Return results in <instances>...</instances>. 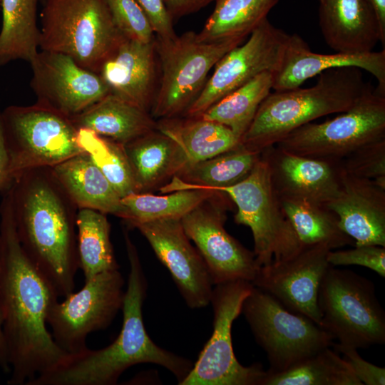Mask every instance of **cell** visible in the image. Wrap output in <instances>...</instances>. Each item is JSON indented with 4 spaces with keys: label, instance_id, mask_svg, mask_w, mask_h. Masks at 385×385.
Listing matches in <instances>:
<instances>
[{
    "label": "cell",
    "instance_id": "cell-36",
    "mask_svg": "<svg viewBox=\"0 0 385 385\" xmlns=\"http://www.w3.org/2000/svg\"><path fill=\"white\" fill-rule=\"evenodd\" d=\"M77 129L79 146L89 155L120 197L135 192L123 145L103 138L89 129Z\"/></svg>",
    "mask_w": 385,
    "mask_h": 385
},
{
    "label": "cell",
    "instance_id": "cell-12",
    "mask_svg": "<svg viewBox=\"0 0 385 385\" xmlns=\"http://www.w3.org/2000/svg\"><path fill=\"white\" fill-rule=\"evenodd\" d=\"M384 138L385 95L372 88L347 111L323 123H308L275 145L299 155L342 160L359 148Z\"/></svg>",
    "mask_w": 385,
    "mask_h": 385
},
{
    "label": "cell",
    "instance_id": "cell-22",
    "mask_svg": "<svg viewBox=\"0 0 385 385\" xmlns=\"http://www.w3.org/2000/svg\"><path fill=\"white\" fill-rule=\"evenodd\" d=\"M326 206L355 245L385 247V189L348 174L342 166L339 192Z\"/></svg>",
    "mask_w": 385,
    "mask_h": 385
},
{
    "label": "cell",
    "instance_id": "cell-31",
    "mask_svg": "<svg viewBox=\"0 0 385 385\" xmlns=\"http://www.w3.org/2000/svg\"><path fill=\"white\" fill-rule=\"evenodd\" d=\"M76 232L79 269L85 280L104 272L119 270L106 214L93 209H78Z\"/></svg>",
    "mask_w": 385,
    "mask_h": 385
},
{
    "label": "cell",
    "instance_id": "cell-29",
    "mask_svg": "<svg viewBox=\"0 0 385 385\" xmlns=\"http://www.w3.org/2000/svg\"><path fill=\"white\" fill-rule=\"evenodd\" d=\"M0 67L16 60L30 63L38 52L37 0H1Z\"/></svg>",
    "mask_w": 385,
    "mask_h": 385
},
{
    "label": "cell",
    "instance_id": "cell-45",
    "mask_svg": "<svg viewBox=\"0 0 385 385\" xmlns=\"http://www.w3.org/2000/svg\"><path fill=\"white\" fill-rule=\"evenodd\" d=\"M0 369L5 373L10 372L8 354L5 339L2 330L1 318L0 315Z\"/></svg>",
    "mask_w": 385,
    "mask_h": 385
},
{
    "label": "cell",
    "instance_id": "cell-9",
    "mask_svg": "<svg viewBox=\"0 0 385 385\" xmlns=\"http://www.w3.org/2000/svg\"><path fill=\"white\" fill-rule=\"evenodd\" d=\"M236 205L235 222L249 227L254 254L260 267L287 259L302 246L273 186L269 163L262 154L250 173L239 183L221 188Z\"/></svg>",
    "mask_w": 385,
    "mask_h": 385
},
{
    "label": "cell",
    "instance_id": "cell-25",
    "mask_svg": "<svg viewBox=\"0 0 385 385\" xmlns=\"http://www.w3.org/2000/svg\"><path fill=\"white\" fill-rule=\"evenodd\" d=\"M51 168L78 209H93L125 220L126 209L122 198L87 153L72 156Z\"/></svg>",
    "mask_w": 385,
    "mask_h": 385
},
{
    "label": "cell",
    "instance_id": "cell-8",
    "mask_svg": "<svg viewBox=\"0 0 385 385\" xmlns=\"http://www.w3.org/2000/svg\"><path fill=\"white\" fill-rule=\"evenodd\" d=\"M1 120L13 180L25 170L53 168L84 152L71 118L42 104L8 106Z\"/></svg>",
    "mask_w": 385,
    "mask_h": 385
},
{
    "label": "cell",
    "instance_id": "cell-23",
    "mask_svg": "<svg viewBox=\"0 0 385 385\" xmlns=\"http://www.w3.org/2000/svg\"><path fill=\"white\" fill-rule=\"evenodd\" d=\"M319 23L326 43L335 52L373 51L382 38L367 0H319Z\"/></svg>",
    "mask_w": 385,
    "mask_h": 385
},
{
    "label": "cell",
    "instance_id": "cell-27",
    "mask_svg": "<svg viewBox=\"0 0 385 385\" xmlns=\"http://www.w3.org/2000/svg\"><path fill=\"white\" fill-rule=\"evenodd\" d=\"M260 155L261 153L240 143L233 149L188 165L159 190L162 193L195 188L218 191L245 178Z\"/></svg>",
    "mask_w": 385,
    "mask_h": 385
},
{
    "label": "cell",
    "instance_id": "cell-5",
    "mask_svg": "<svg viewBox=\"0 0 385 385\" xmlns=\"http://www.w3.org/2000/svg\"><path fill=\"white\" fill-rule=\"evenodd\" d=\"M39 48L63 53L98 73L125 38L114 25L106 0H45Z\"/></svg>",
    "mask_w": 385,
    "mask_h": 385
},
{
    "label": "cell",
    "instance_id": "cell-38",
    "mask_svg": "<svg viewBox=\"0 0 385 385\" xmlns=\"http://www.w3.org/2000/svg\"><path fill=\"white\" fill-rule=\"evenodd\" d=\"M106 1L114 25L124 38L142 43L155 40L150 23L135 0Z\"/></svg>",
    "mask_w": 385,
    "mask_h": 385
},
{
    "label": "cell",
    "instance_id": "cell-41",
    "mask_svg": "<svg viewBox=\"0 0 385 385\" xmlns=\"http://www.w3.org/2000/svg\"><path fill=\"white\" fill-rule=\"evenodd\" d=\"M135 1L147 16L157 38L170 39L177 36L165 0Z\"/></svg>",
    "mask_w": 385,
    "mask_h": 385
},
{
    "label": "cell",
    "instance_id": "cell-33",
    "mask_svg": "<svg viewBox=\"0 0 385 385\" xmlns=\"http://www.w3.org/2000/svg\"><path fill=\"white\" fill-rule=\"evenodd\" d=\"M273 73L263 72L207 108L200 117L222 124L238 138L247 131L272 89Z\"/></svg>",
    "mask_w": 385,
    "mask_h": 385
},
{
    "label": "cell",
    "instance_id": "cell-1",
    "mask_svg": "<svg viewBox=\"0 0 385 385\" xmlns=\"http://www.w3.org/2000/svg\"><path fill=\"white\" fill-rule=\"evenodd\" d=\"M0 204V315L10 366L9 385H26L67 354L47 328L59 297L29 258L16 233L10 189Z\"/></svg>",
    "mask_w": 385,
    "mask_h": 385
},
{
    "label": "cell",
    "instance_id": "cell-26",
    "mask_svg": "<svg viewBox=\"0 0 385 385\" xmlns=\"http://www.w3.org/2000/svg\"><path fill=\"white\" fill-rule=\"evenodd\" d=\"M71 118L77 128L89 129L121 145L157 129L149 111L111 93Z\"/></svg>",
    "mask_w": 385,
    "mask_h": 385
},
{
    "label": "cell",
    "instance_id": "cell-21",
    "mask_svg": "<svg viewBox=\"0 0 385 385\" xmlns=\"http://www.w3.org/2000/svg\"><path fill=\"white\" fill-rule=\"evenodd\" d=\"M356 67L374 76L378 93L385 95V49L364 53L312 52L297 34H289L278 68L273 73L272 89L282 91L300 87L307 80L327 70Z\"/></svg>",
    "mask_w": 385,
    "mask_h": 385
},
{
    "label": "cell",
    "instance_id": "cell-43",
    "mask_svg": "<svg viewBox=\"0 0 385 385\" xmlns=\"http://www.w3.org/2000/svg\"><path fill=\"white\" fill-rule=\"evenodd\" d=\"M13 179L9 173V161L6 152L0 112V192L7 191L12 185Z\"/></svg>",
    "mask_w": 385,
    "mask_h": 385
},
{
    "label": "cell",
    "instance_id": "cell-11",
    "mask_svg": "<svg viewBox=\"0 0 385 385\" xmlns=\"http://www.w3.org/2000/svg\"><path fill=\"white\" fill-rule=\"evenodd\" d=\"M214 286L212 335L180 385H262L267 371L260 363L242 365L235 356L231 335L232 323L253 284L239 279Z\"/></svg>",
    "mask_w": 385,
    "mask_h": 385
},
{
    "label": "cell",
    "instance_id": "cell-10",
    "mask_svg": "<svg viewBox=\"0 0 385 385\" xmlns=\"http://www.w3.org/2000/svg\"><path fill=\"white\" fill-rule=\"evenodd\" d=\"M241 314L266 353L268 373L284 371L333 344L332 337L313 320L287 309L255 286Z\"/></svg>",
    "mask_w": 385,
    "mask_h": 385
},
{
    "label": "cell",
    "instance_id": "cell-32",
    "mask_svg": "<svg viewBox=\"0 0 385 385\" xmlns=\"http://www.w3.org/2000/svg\"><path fill=\"white\" fill-rule=\"evenodd\" d=\"M222 192L205 188L180 190L164 195L150 192H132L122 197L126 209L123 221L128 227L159 219H181L202 202Z\"/></svg>",
    "mask_w": 385,
    "mask_h": 385
},
{
    "label": "cell",
    "instance_id": "cell-2",
    "mask_svg": "<svg viewBox=\"0 0 385 385\" xmlns=\"http://www.w3.org/2000/svg\"><path fill=\"white\" fill-rule=\"evenodd\" d=\"M10 192L23 250L58 296L66 297L74 291L79 270L78 207L49 167L21 173Z\"/></svg>",
    "mask_w": 385,
    "mask_h": 385
},
{
    "label": "cell",
    "instance_id": "cell-44",
    "mask_svg": "<svg viewBox=\"0 0 385 385\" xmlns=\"http://www.w3.org/2000/svg\"><path fill=\"white\" fill-rule=\"evenodd\" d=\"M372 7L380 27L382 45H385V0H367Z\"/></svg>",
    "mask_w": 385,
    "mask_h": 385
},
{
    "label": "cell",
    "instance_id": "cell-28",
    "mask_svg": "<svg viewBox=\"0 0 385 385\" xmlns=\"http://www.w3.org/2000/svg\"><path fill=\"white\" fill-rule=\"evenodd\" d=\"M182 117L159 119L157 129L182 147L187 166L233 149L240 143V139L222 124L200 116Z\"/></svg>",
    "mask_w": 385,
    "mask_h": 385
},
{
    "label": "cell",
    "instance_id": "cell-14",
    "mask_svg": "<svg viewBox=\"0 0 385 385\" xmlns=\"http://www.w3.org/2000/svg\"><path fill=\"white\" fill-rule=\"evenodd\" d=\"M288 37L268 19L264 20L244 43L231 49L216 63L202 91L183 116H199L257 75L274 73L279 66Z\"/></svg>",
    "mask_w": 385,
    "mask_h": 385
},
{
    "label": "cell",
    "instance_id": "cell-13",
    "mask_svg": "<svg viewBox=\"0 0 385 385\" xmlns=\"http://www.w3.org/2000/svg\"><path fill=\"white\" fill-rule=\"evenodd\" d=\"M124 284L119 270L104 272L85 280L80 290L63 301H56L46 319L56 344L68 354L88 347V336L106 329L122 309Z\"/></svg>",
    "mask_w": 385,
    "mask_h": 385
},
{
    "label": "cell",
    "instance_id": "cell-6",
    "mask_svg": "<svg viewBox=\"0 0 385 385\" xmlns=\"http://www.w3.org/2000/svg\"><path fill=\"white\" fill-rule=\"evenodd\" d=\"M245 39L203 41L193 31L170 39L155 36L160 77L152 116L155 119L183 116L202 91L210 70Z\"/></svg>",
    "mask_w": 385,
    "mask_h": 385
},
{
    "label": "cell",
    "instance_id": "cell-47",
    "mask_svg": "<svg viewBox=\"0 0 385 385\" xmlns=\"http://www.w3.org/2000/svg\"><path fill=\"white\" fill-rule=\"evenodd\" d=\"M1 0H0V6H1Z\"/></svg>",
    "mask_w": 385,
    "mask_h": 385
},
{
    "label": "cell",
    "instance_id": "cell-20",
    "mask_svg": "<svg viewBox=\"0 0 385 385\" xmlns=\"http://www.w3.org/2000/svg\"><path fill=\"white\" fill-rule=\"evenodd\" d=\"M98 74L111 93L150 113L160 77L155 38L149 43L123 38Z\"/></svg>",
    "mask_w": 385,
    "mask_h": 385
},
{
    "label": "cell",
    "instance_id": "cell-7",
    "mask_svg": "<svg viewBox=\"0 0 385 385\" xmlns=\"http://www.w3.org/2000/svg\"><path fill=\"white\" fill-rule=\"evenodd\" d=\"M319 326L338 343L358 349L385 343V312L372 281L329 265L318 291Z\"/></svg>",
    "mask_w": 385,
    "mask_h": 385
},
{
    "label": "cell",
    "instance_id": "cell-30",
    "mask_svg": "<svg viewBox=\"0 0 385 385\" xmlns=\"http://www.w3.org/2000/svg\"><path fill=\"white\" fill-rule=\"evenodd\" d=\"M283 210L302 247L325 245L331 250L355 245L340 227L337 216L325 205L280 199Z\"/></svg>",
    "mask_w": 385,
    "mask_h": 385
},
{
    "label": "cell",
    "instance_id": "cell-35",
    "mask_svg": "<svg viewBox=\"0 0 385 385\" xmlns=\"http://www.w3.org/2000/svg\"><path fill=\"white\" fill-rule=\"evenodd\" d=\"M262 385H363L347 362L331 346L292 367L268 373Z\"/></svg>",
    "mask_w": 385,
    "mask_h": 385
},
{
    "label": "cell",
    "instance_id": "cell-17",
    "mask_svg": "<svg viewBox=\"0 0 385 385\" xmlns=\"http://www.w3.org/2000/svg\"><path fill=\"white\" fill-rule=\"evenodd\" d=\"M329 250L322 245L302 247L287 259L260 267L252 284L287 309L319 325L317 295L322 279L330 265L327 261Z\"/></svg>",
    "mask_w": 385,
    "mask_h": 385
},
{
    "label": "cell",
    "instance_id": "cell-46",
    "mask_svg": "<svg viewBox=\"0 0 385 385\" xmlns=\"http://www.w3.org/2000/svg\"><path fill=\"white\" fill-rule=\"evenodd\" d=\"M41 1H42L43 3L45 1V0H41Z\"/></svg>",
    "mask_w": 385,
    "mask_h": 385
},
{
    "label": "cell",
    "instance_id": "cell-16",
    "mask_svg": "<svg viewBox=\"0 0 385 385\" xmlns=\"http://www.w3.org/2000/svg\"><path fill=\"white\" fill-rule=\"evenodd\" d=\"M29 63L36 103L70 118L110 93L98 73L81 67L68 55L41 50Z\"/></svg>",
    "mask_w": 385,
    "mask_h": 385
},
{
    "label": "cell",
    "instance_id": "cell-40",
    "mask_svg": "<svg viewBox=\"0 0 385 385\" xmlns=\"http://www.w3.org/2000/svg\"><path fill=\"white\" fill-rule=\"evenodd\" d=\"M332 346L336 351L343 354V359L363 384H385L384 367H380L368 362L359 354L355 348L344 346L339 343H333Z\"/></svg>",
    "mask_w": 385,
    "mask_h": 385
},
{
    "label": "cell",
    "instance_id": "cell-19",
    "mask_svg": "<svg viewBox=\"0 0 385 385\" xmlns=\"http://www.w3.org/2000/svg\"><path fill=\"white\" fill-rule=\"evenodd\" d=\"M280 199L327 205L341 187L342 160L319 159L293 154L276 145L262 152Z\"/></svg>",
    "mask_w": 385,
    "mask_h": 385
},
{
    "label": "cell",
    "instance_id": "cell-3",
    "mask_svg": "<svg viewBox=\"0 0 385 385\" xmlns=\"http://www.w3.org/2000/svg\"><path fill=\"white\" fill-rule=\"evenodd\" d=\"M123 235L130 271L118 336L104 348L86 347L67 353L55 366L26 385H114L126 369L143 363L165 368L175 376L178 384L190 371L193 364L189 359L158 346L145 330L142 310L147 281L135 245L126 230Z\"/></svg>",
    "mask_w": 385,
    "mask_h": 385
},
{
    "label": "cell",
    "instance_id": "cell-42",
    "mask_svg": "<svg viewBox=\"0 0 385 385\" xmlns=\"http://www.w3.org/2000/svg\"><path fill=\"white\" fill-rule=\"evenodd\" d=\"M216 0H165L169 13L174 19L193 14Z\"/></svg>",
    "mask_w": 385,
    "mask_h": 385
},
{
    "label": "cell",
    "instance_id": "cell-34",
    "mask_svg": "<svg viewBox=\"0 0 385 385\" xmlns=\"http://www.w3.org/2000/svg\"><path fill=\"white\" fill-rule=\"evenodd\" d=\"M279 0H216L215 6L197 37L215 41L247 36L264 20Z\"/></svg>",
    "mask_w": 385,
    "mask_h": 385
},
{
    "label": "cell",
    "instance_id": "cell-24",
    "mask_svg": "<svg viewBox=\"0 0 385 385\" xmlns=\"http://www.w3.org/2000/svg\"><path fill=\"white\" fill-rule=\"evenodd\" d=\"M135 192H150L168 183L188 165L182 147L158 129L123 145Z\"/></svg>",
    "mask_w": 385,
    "mask_h": 385
},
{
    "label": "cell",
    "instance_id": "cell-15",
    "mask_svg": "<svg viewBox=\"0 0 385 385\" xmlns=\"http://www.w3.org/2000/svg\"><path fill=\"white\" fill-rule=\"evenodd\" d=\"M227 197L222 192L187 213L180 222L204 260L213 285L239 279L252 283L260 266L254 252L224 227Z\"/></svg>",
    "mask_w": 385,
    "mask_h": 385
},
{
    "label": "cell",
    "instance_id": "cell-18",
    "mask_svg": "<svg viewBox=\"0 0 385 385\" xmlns=\"http://www.w3.org/2000/svg\"><path fill=\"white\" fill-rule=\"evenodd\" d=\"M160 262L168 270L187 305L200 309L210 303L213 284L200 252L190 242L180 219L137 223Z\"/></svg>",
    "mask_w": 385,
    "mask_h": 385
},
{
    "label": "cell",
    "instance_id": "cell-4",
    "mask_svg": "<svg viewBox=\"0 0 385 385\" xmlns=\"http://www.w3.org/2000/svg\"><path fill=\"white\" fill-rule=\"evenodd\" d=\"M372 88L361 69L343 67L321 73L312 87L274 91L261 103L240 143L261 153L317 118L347 111Z\"/></svg>",
    "mask_w": 385,
    "mask_h": 385
},
{
    "label": "cell",
    "instance_id": "cell-39",
    "mask_svg": "<svg viewBox=\"0 0 385 385\" xmlns=\"http://www.w3.org/2000/svg\"><path fill=\"white\" fill-rule=\"evenodd\" d=\"M346 250H329L327 261L332 266L361 265L385 277V247L364 245H354Z\"/></svg>",
    "mask_w": 385,
    "mask_h": 385
},
{
    "label": "cell",
    "instance_id": "cell-37",
    "mask_svg": "<svg viewBox=\"0 0 385 385\" xmlns=\"http://www.w3.org/2000/svg\"><path fill=\"white\" fill-rule=\"evenodd\" d=\"M342 166L348 174L385 189V138L353 151L342 160Z\"/></svg>",
    "mask_w": 385,
    "mask_h": 385
}]
</instances>
